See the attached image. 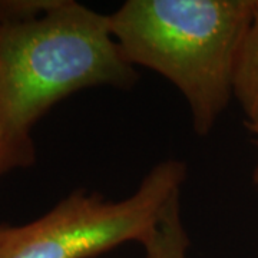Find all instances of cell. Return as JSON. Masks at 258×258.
<instances>
[{
  "label": "cell",
  "mask_w": 258,
  "mask_h": 258,
  "mask_svg": "<svg viewBox=\"0 0 258 258\" xmlns=\"http://www.w3.org/2000/svg\"><path fill=\"white\" fill-rule=\"evenodd\" d=\"M252 10L254 0H126L109 20L125 59L172 83L205 137L234 99Z\"/></svg>",
  "instance_id": "obj_1"
},
{
  "label": "cell",
  "mask_w": 258,
  "mask_h": 258,
  "mask_svg": "<svg viewBox=\"0 0 258 258\" xmlns=\"http://www.w3.org/2000/svg\"><path fill=\"white\" fill-rule=\"evenodd\" d=\"M137 69L112 35L109 15L75 0L0 25V120L30 137L53 105L96 86L129 89Z\"/></svg>",
  "instance_id": "obj_2"
},
{
  "label": "cell",
  "mask_w": 258,
  "mask_h": 258,
  "mask_svg": "<svg viewBox=\"0 0 258 258\" xmlns=\"http://www.w3.org/2000/svg\"><path fill=\"white\" fill-rule=\"evenodd\" d=\"M186 164L158 162L123 200L76 189L45 215L23 225L0 224V258H95L142 242L181 198Z\"/></svg>",
  "instance_id": "obj_3"
},
{
  "label": "cell",
  "mask_w": 258,
  "mask_h": 258,
  "mask_svg": "<svg viewBox=\"0 0 258 258\" xmlns=\"http://www.w3.org/2000/svg\"><path fill=\"white\" fill-rule=\"evenodd\" d=\"M234 99L245 115V123L258 122V0L241 46L234 79Z\"/></svg>",
  "instance_id": "obj_4"
},
{
  "label": "cell",
  "mask_w": 258,
  "mask_h": 258,
  "mask_svg": "<svg viewBox=\"0 0 258 258\" xmlns=\"http://www.w3.org/2000/svg\"><path fill=\"white\" fill-rule=\"evenodd\" d=\"M147 258H188L189 237L181 217L179 198L169 205L157 228L142 242Z\"/></svg>",
  "instance_id": "obj_5"
},
{
  "label": "cell",
  "mask_w": 258,
  "mask_h": 258,
  "mask_svg": "<svg viewBox=\"0 0 258 258\" xmlns=\"http://www.w3.org/2000/svg\"><path fill=\"white\" fill-rule=\"evenodd\" d=\"M36 159L32 137H20L0 120V176L12 169L30 166Z\"/></svg>",
  "instance_id": "obj_6"
},
{
  "label": "cell",
  "mask_w": 258,
  "mask_h": 258,
  "mask_svg": "<svg viewBox=\"0 0 258 258\" xmlns=\"http://www.w3.org/2000/svg\"><path fill=\"white\" fill-rule=\"evenodd\" d=\"M245 126L248 128V131L252 134V137H254V142H255V145H257L258 149V122L257 123H245ZM252 184L255 185V188L258 189V161H257V165L254 168V172H252Z\"/></svg>",
  "instance_id": "obj_7"
}]
</instances>
